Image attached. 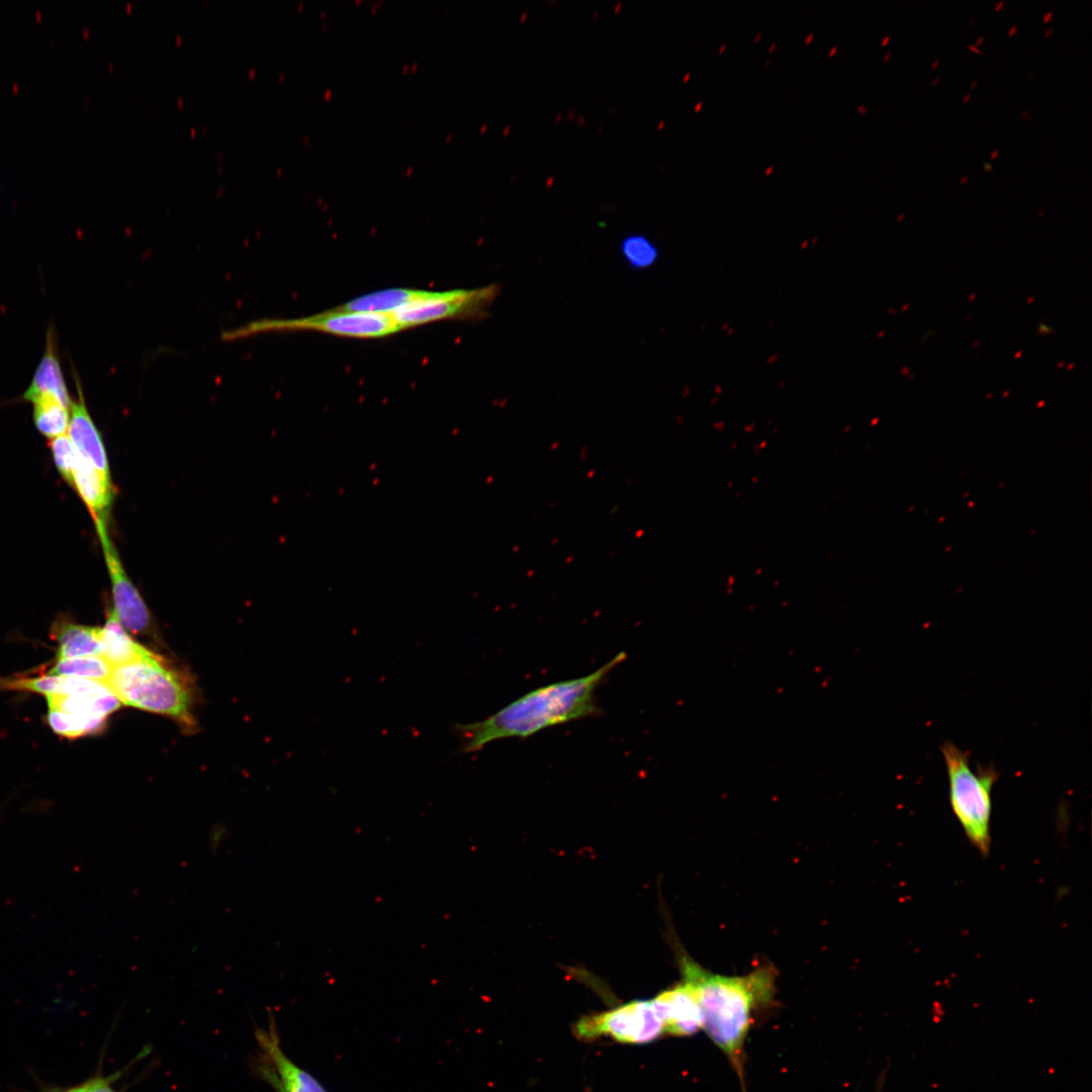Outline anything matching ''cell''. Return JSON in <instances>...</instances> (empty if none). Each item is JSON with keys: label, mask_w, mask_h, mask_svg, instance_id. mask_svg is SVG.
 Masks as SVG:
<instances>
[{"label": "cell", "mask_w": 1092, "mask_h": 1092, "mask_svg": "<svg viewBox=\"0 0 1092 1092\" xmlns=\"http://www.w3.org/2000/svg\"><path fill=\"white\" fill-rule=\"evenodd\" d=\"M68 676L43 675L28 679L13 680L10 688L29 691L48 697H64L66 695Z\"/></svg>", "instance_id": "22"}, {"label": "cell", "mask_w": 1092, "mask_h": 1092, "mask_svg": "<svg viewBox=\"0 0 1092 1092\" xmlns=\"http://www.w3.org/2000/svg\"><path fill=\"white\" fill-rule=\"evenodd\" d=\"M1003 5H1004V1H1003V0H1001V1H998V2L996 3V6H995V10H996V11H997V10H999V9H1000V8H1001V7L1003 6Z\"/></svg>", "instance_id": "32"}, {"label": "cell", "mask_w": 1092, "mask_h": 1092, "mask_svg": "<svg viewBox=\"0 0 1092 1092\" xmlns=\"http://www.w3.org/2000/svg\"><path fill=\"white\" fill-rule=\"evenodd\" d=\"M256 1037L273 1068L272 1071L265 1067L262 1074L277 1092H327L316 1079L285 1055L273 1024L268 1030L258 1029Z\"/></svg>", "instance_id": "9"}, {"label": "cell", "mask_w": 1092, "mask_h": 1092, "mask_svg": "<svg viewBox=\"0 0 1092 1092\" xmlns=\"http://www.w3.org/2000/svg\"><path fill=\"white\" fill-rule=\"evenodd\" d=\"M499 292L500 285L496 283L472 289L433 291L430 297L390 314L402 330L440 320L478 318L486 314Z\"/></svg>", "instance_id": "7"}, {"label": "cell", "mask_w": 1092, "mask_h": 1092, "mask_svg": "<svg viewBox=\"0 0 1092 1092\" xmlns=\"http://www.w3.org/2000/svg\"><path fill=\"white\" fill-rule=\"evenodd\" d=\"M313 331L336 336L374 339L401 331L390 313L338 312L332 309L298 318L262 320L223 335L235 340L263 332Z\"/></svg>", "instance_id": "5"}, {"label": "cell", "mask_w": 1092, "mask_h": 1092, "mask_svg": "<svg viewBox=\"0 0 1092 1092\" xmlns=\"http://www.w3.org/2000/svg\"><path fill=\"white\" fill-rule=\"evenodd\" d=\"M938 82H939V77H935V78L933 79V81L931 82V85H932V86H934V85H936V84H937Z\"/></svg>", "instance_id": "37"}, {"label": "cell", "mask_w": 1092, "mask_h": 1092, "mask_svg": "<svg viewBox=\"0 0 1092 1092\" xmlns=\"http://www.w3.org/2000/svg\"><path fill=\"white\" fill-rule=\"evenodd\" d=\"M968 48H969L970 50L974 51L975 53L979 54V55H980V54H982L981 50H980V49H978V48H977L976 46H974V44H971V43H969V44H968Z\"/></svg>", "instance_id": "27"}, {"label": "cell", "mask_w": 1092, "mask_h": 1092, "mask_svg": "<svg viewBox=\"0 0 1092 1092\" xmlns=\"http://www.w3.org/2000/svg\"><path fill=\"white\" fill-rule=\"evenodd\" d=\"M111 1080L112 1077H96L82 1085V1090L83 1092H116L110 1085Z\"/></svg>", "instance_id": "23"}, {"label": "cell", "mask_w": 1092, "mask_h": 1092, "mask_svg": "<svg viewBox=\"0 0 1092 1092\" xmlns=\"http://www.w3.org/2000/svg\"><path fill=\"white\" fill-rule=\"evenodd\" d=\"M1016 30H1017V25H1016V24H1014V25H1012V26H1011V27L1009 28V30H1008V34H1009V35H1012V34H1014V33L1016 32Z\"/></svg>", "instance_id": "28"}, {"label": "cell", "mask_w": 1092, "mask_h": 1092, "mask_svg": "<svg viewBox=\"0 0 1092 1092\" xmlns=\"http://www.w3.org/2000/svg\"><path fill=\"white\" fill-rule=\"evenodd\" d=\"M106 685L125 706L171 717L188 728L194 726L185 680L149 649L112 666Z\"/></svg>", "instance_id": "3"}, {"label": "cell", "mask_w": 1092, "mask_h": 1092, "mask_svg": "<svg viewBox=\"0 0 1092 1092\" xmlns=\"http://www.w3.org/2000/svg\"><path fill=\"white\" fill-rule=\"evenodd\" d=\"M112 665L103 656H81L57 659L50 675L72 676L106 682Z\"/></svg>", "instance_id": "18"}, {"label": "cell", "mask_w": 1092, "mask_h": 1092, "mask_svg": "<svg viewBox=\"0 0 1092 1092\" xmlns=\"http://www.w3.org/2000/svg\"><path fill=\"white\" fill-rule=\"evenodd\" d=\"M1052 18H1053V11H1049L1045 14H1043V22H1048V21L1052 20Z\"/></svg>", "instance_id": "26"}, {"label": "cell", "mask_w": 1092, "mask_h": 1092, "mask_svg": "<svg viewBox=\"0 0 1092 1092\" xmlns=\"http://www.w3.org/2000/svg\"><path fill=\"white\" fill-rule=\"evenodd\" d=\"M50 447L58 471L72 485L73 473L79 460V454L69 436L66 434L52 439Z\"/></svg>", "instance_id": "21"}, {"label": "cell", "mask_w": 1092, "mask_h": 1092, "mask_svg": "<svg viewBox=\"0 0 1092 1092\" xmlns=\"http://www.w3.org/2000/svg\"><path fill=\"white\" fill-rule=\"evenodd\" d=\"M78 397L72 400L70 423L67 435L80 457L92 464L98 471L110 476L109 464L104 444L90 414L88 413L80 379L75 375Z\"/></svg>", "instance_id": "11"}, {"label": "cell", "mask_w": 1092, "mask_h": 1092, "mask_svg": "<svg viewBox=\"0 0 1092 1092\" xmlns=\"http://www.w3.org/2000/svg\"><path fill=\"white\" fill-rule=\"evenodd\" d=\"M1053 30H1054V28H1053V27H1050V28H1048V29H1046V30L1044 31V33H1043L1044 37H1046V36H1049L1050 34H1052Z\"/></svg>", "instance_id": "33"}, {"label": "cell", "mask_w": 1092, "mask_h": 1092, "mask_svg": "<svg viewBox=\"0 0 1092 1092\" xmlns=\"http://www.w3.org/2000/svg\"><path fill=\"white\" fill-rule=\"evenodd\" d=\"M95 526L111 581L113 610L117 619L126 631L146 633L151 626L150 611L122 566L109 537L107 521L97 520Z\"/></svg>", "instance_id": "8"}, {"label": "cell", "mask_w": 1092, "mask_h": 1092, "mask_svg": "<svg viewBox=\"0 0 1092 1092\" xmlns=\"http://www.w3.org/2000/svg\"><path fill=\"white\" fill-rule=\"evenodd\" d=\"M50 395L56 397L65 406L71 407L72 399L59 360L55 333H47L42 357L34 371L31 382L21 398L32 402L36 397Z\"/></svg>", "instance_id": "12"}, {"label": "cell", "mask_w": 1092, "mask_h": 1092, "mask_svg": "<svg viewBox=\"0 0 1092 1092\" xmlns=\"http://www.w3.org/2000/svg\"><path fill=\"white\" fill-rule=\"evenodd\" d=\"M625 658L620 652L587 675L533 690L483 720L454 724L460 751L476 752L492 741L527 738L555 725L599 715L596 692Z\"/></svg>", "instance_id": "1"}, {"label": "cell", "mask_w": 1092, "mask_h": 1092, "mask_svg": "<svg viewBox=\"0 0 1092 1092\" xmlns=\"http://www.w3.org/2000/svg\"><path fill=\"white\" fill-rule=\"evenodd\" d=\"M983 39H984V35H980V36H979V37L977 38V40H976V43H977V44H980V43H982Z\"/></svg>", "instance_id": "36"}, {"label": "cell", "mask_w": 1092, "mask_h": 1092, "mask_svg": "<svg viewBox=\"0 0 1092 1092\" xmlns=\"http://www.w3.org/2000/svg\"><path fill=\"white\" fill-rule=\"evenodd\" d=\"M103 644V657L112 665H118L136 658L147 648L134 641L120 624L114 610L107 616L105 625L101 628Z\"/></svg>", "instance_id": "16"}, {"label": "cell", "mask_w": 1092, "mask_h": 1092, "mask_svg": "<svg viewBox=\"0 0 1092 1092\" xmlns=\"http://www.w3.org/2000/svg\"><path fill=\"white\" fill-rule=\"evenodd\" d=\"M64 1092H83V1090H82V1086H79V1087H75V1088H72L70 1090L64 1091Z\"/></svg>", "instance_id": "29"}, {"label": "cell", "mask_w": 1092, "mask_h": 1092, "mask_svg": "<svg viewBox=\"0 0 1092 1092\" xmlns=\"http://www.w3.org/2000/svg\"><path fill=\"white\" fill-rule=\"evenodd\" d=\"M72 486L88 508L94 522L107 521L114 498V487L110 476L102 474L79 455L73 473Z\"/></svg>", "instance_id": "13"}, {"label": "cell", "mask_w": 1092, "mask_h": 1092, "mask_svg": "<svg viewBox=\"0 0 1092 1092\" xmlns=\"http://www.w3.org/2000/svg\"><path fill=\"white\" fill-rule=\"evenodd\" d=\"M973 21H974V17H971V18L969 19V21H968V25H971V23H972Z\"/></svg>", "instance_id": "40"}, {"label": "cell", "mask_w": 1092, "mask_h": 1092, "mask_svg": "<svg viewBox=\"0 0 1092 1092\" xmlns=\"http://www.w3.org/2000/svg\"><path fill=\"white\" fill-rule=\"evenodd\" d=\"M948 780L951 810L970 842L983 856L991 847L992 790L999 774L993 766L970 765L969 754L946 740L940 746Z\"/></svg>", "instance_id": "4"}, {"label": "cell", "mask_w": 1092, "mask_h": 1092, "mask_svg": "<svg viewBox=\"0 0 1092 1092\" xmlns=\"http://www.w3.org/2000/svg\"><path fill=\"white\" fill-rule=\"evenodd\" d=\"M433 291L412 288H388L353 298L330 308L338 312L391 313L394 310L430 297Z\"/></svg>", "instance_id": "14"}, {"label": "cell", "mask_w": 1092, "mask_h": 1092, "mask_svg": "<svg viewBox=\"0 0 1092 1092\" xmlns=\"http://www.w3.org/2000/svg\"><path fill=\"white\" fill-rule=\"evenodd\" d=\"M33 422L38 432L55 439L66 435L70 423V408L56 397L41 395L33 401Z\"/></svg>", "instance_id": "17"}, {"label": "cell", "mask_w": 1092, "mask_h": 1092, "mask_svg": "<svg viewBox=\"0 0 1092 1092\" xmlns=\"http://www.w3.org/2000/svg\"><path fill=\"white\" fill-rule=\"evenodd\" d=\"M58 641L57 659L102 656L101 628L63 622L53 630Z\"/></svg>", "instance_id": "15"}, {"label": "cell", "mask_w": 1092, "mask_h": 1092, "mask_svg": "<svg viewBox=\"0 0 1092 1092\" xmlns=\"http://www.w3.org/2000/svg\"><path fill=\"white\" fill-rule=\"evenodd\" d=\"M970 98H971V93H968V94H967V95H965V97L963 98V103H966V102H967V101H968V100H969Z\"/></svg>", "instance_id": "35"}, {"label": "cell", "mask_w": 1092, "mask_h": 1092, "mask_svg": "<svg viewBox=\"0 0 1092 1092\" xmlns=\"http://www.w3.org/2000/svg\"><path fill=\"white\" fill-rule=\"evenodd\" d=\"M623 259L635 270L648 269L656 263L659 256L657 247L644 235L635 234L625 237L620 244Z\"/></svg>", "instance_id": "20"}, {"label": "cell", "mask_w": 1092, "mask_h": 1092, "mask_svg": "<svg viewBox=\"0 0 1092 1092\" xmlns=\"http://www.w3.org/2000/svg\"><path fill=\"white\" fill-rule=\"evenodd\" d=\"M1038 333H1041V334L1051 333V329L1045 324H1043V325L1041 324L1039 326V328H1038Z\"/></svg>", "instance_id": "24"}, {"label": "cell", "mask_w": 1092, "mask_h": 1092, "mask_svg": "<svg viewBox=\"0 0 1092 1092\" xmlns=\"http://www.w3.org/2000/svg\"><path fill=\"white\" fill-rule=\"evenodd\" d=\"M998 154H999V149H996V150H994V151H993V152L991 153L990 159H995V158H997V157H998Z\"/></svg>", "instance_id": "31"}, {"label": "cell", "mask_w": 1092, "mask_h": 1092, "mask_svg": "<svg viewBox=\"0 0 1092 1092\" xmlns=\"http://www.w3.org/2000/svg\"><path fill=\"white\" fill-rule=\"evenodd\" d=\"M650 1001L663 1023L664 1033L690 1036L703 1029L699 1004L685 983L664 990Z\"/></svg>", "instance_id": "10"}, {"label": "cell", "mask_w": 1092, "mask_h": 1092, "mask_svg": "<svg viewBox=\"0 0 1092 1092\" xmlns=\"http://www.w3.org/2000/svg\"><path fill=\"white\" fill-rule=\"evenodd\" d=\"M983 165H984L985 171L992 170V165L989 162H984Z\"/></svg>", "instance_id": "30"}, {"label": "cell", "mask_w": 1092, "mask_h": 1092, "mask_svg": "<svg viewBox=\"0 0 1092 1092\" xmlns=\"http://www.w3.org/2000/svg\"><path fill=\"white\" fill-rule=\"evenodd\" d=\"M663 1033V1023L650 1000L588 1014L574 1024V1034L582 1040L608 1036L623 1043H647Z\"/></svg>", "instance_id": "6"}, {"label": "cell", "mask_w": 1092, "mask_h": 1092, "mask_svg": "<svg viewBox=\"0 0 1092 1092\" xmlns=\"http://www.w3.org/2000/svg\"><path fill=\"white\" fill-rule=\"evenodd\" d=\"M679 969L681 982L699 1004L703 1029L742 1082L745 1041L754 1013L772 1001L776 970L765 966L743 976H724L704 969L686 954L679 957Z\"/></svg>", "instance_id": "2"}, {"label": "cell", "mask_w": 1092, "mask_h": 1092, "mask_svg": "<svg viewBox=\"0 0 1092 1092\" xmlns=\"http://www.w3.org/2000/svg\"><path fill=\"white\" fill-rule=\"evenodd\" d=\"M1019 115H1020V116H1022V117H1024L1025 119H1031V115H1030V112H1029V111H1026V110H1021V111L1019 112Z\"/></svg>", "instance_id": "25"}, {"label": "cell", "mask_w": 1092, "mask_h": 1092, "mask_svg": "<svg viewBox=\"0 0 1092 1092\" xmlns=\"http://www.w3.org/2000/svg\"><path fill=\"white\" fill-rule=\"evenodd\" d=\"M48 721L57 734L67 738H76L99 732L103 729L106 720L85 718L49 709Z\"/></svg>", "instance_id": "19"}, {"label": "cell", "mask_w": 1092, "mask_h": 1092, "mask_svg": "<svg viewBox=\"0 0 1092 1092\" xmlns=\"http://www.w3.org/2000/svg\"><path fill=\"white\" fill-rule=\"evenodd\" d=\"M976 84H977V79H974V80H973V81L971 82V84H970V87H971V88H973V87H974V86H975Z\"/></svg>", "instance_id": "39"}, {"label": "cell", "mask_w": 1092, "mask_h": 1092, "mask_svg": "<svg viewBox=\"0 0 1092 1092\" xmlns=\"http://www.w3.org/2000/svg\"><path fill=\"white\" fill-rule=\"evenodd\" d=\"M938 64H939V60H938V59H936V60H935V61H934V62H933V63L931 64L930 68H931V69H934L935 67H937V66H938Z\"/></svg>", "instance_id": "34"}, {"label": "cell", "mask_w": 1092, "mask_h": 1092, "mask_svg": "<svg viewBox=\"0 0 1092 1092\" xmlns=\"http://www.w3.org/2000/svg\"><path fill=\"white\" fill-rule=\"evenodd\" d=\"M967 179H968V176H967V175L963 176V177L961 178V180H960V184H964V183H965V182L967 181Z\"/></svg>", "instance_id": "38"}]
</instances>
